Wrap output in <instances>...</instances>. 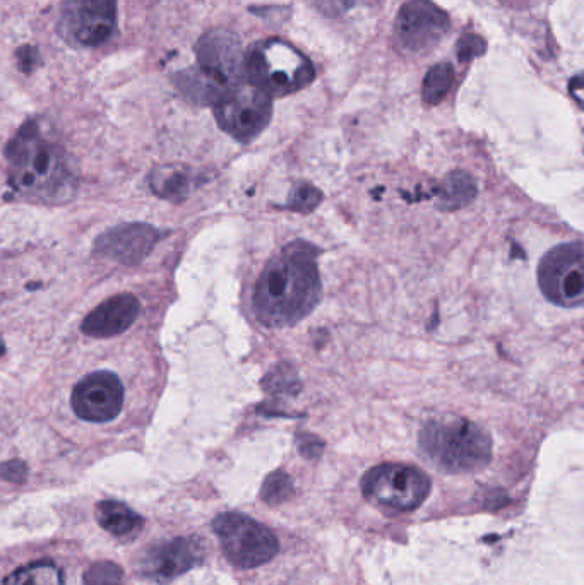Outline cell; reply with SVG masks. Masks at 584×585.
Here are the masks:
<instances>
[{"label": "cell", "mask_w": 584, "mask_h": 585, "mask_svg": "<svg viewBox=\"0 0 584 585\" xmlns=\"http://www.w3.org/2000/svg\"><path fill=\"white\" fill-rule=\"evenodd\" d=\"M221 550L228 562L239 568L261 567L271 562L280 551V543L273 532L261 522L244 514H221L213 522Z\"/></svg>", "instance_id": "5b68a950"}, {"label": "cell", "mask_w": 584, "mask_h": 585, "mask_svg": "<svg viewBox=\"0 0 584 585\" xmlns=\"http://www.w3.org/2000/svg\"><path fill=\"white\" fill-rule=\"evenodd\" d=\"M321 290L317 250L300 240L288 243L257 279L254 314L271 329L290 327L314 310Z\"/></svg>", "instance_id": "6da1fadb"}, {"label": "cell", "mask_w": 584, "mask_h": 585, "mask_svg": "<svg viewBox=\"0 0 584 585\" xmlns=\"http://www.w3.org/2000/svg\"><path fill=\"white\" fill-rule=\"evenodd\" d=\"M84 585H124V572L114 562H96L83 577Z\"/></svg>", "instance_id": "7402d4cb"}, {"label": "cell", "mask_w": 584, "mask_h": 585, "mask_svg": "<svg viewBox=\"0 0 584 585\" xmlns=\"http://www.w3.org/2000/svg\"><path fill=\"white\" fill-rule=\"evenodd\" d=\"M204 546L197 538H175L153 544L141 558V572L156 582H168L203 562Z\"/></svg>", "instance_id": "5bb4252c"}, {"label": "cell", "mask_w": 584, "mask_h": 585, "mask_svg": "<svg viewBox=\"0 0 584 585\" xmlns=\"http://www.w3.org/2000/svg\"><path fill=\"white\" fill-rule=\"evenodd\" d=\"M583 255V243H562L549 250L540 260L538 284L547 300L566 308H578L583 305Z\"/></svg>", "instance_id": "ba28073f"}, {"label": "cell", "mask_w": 584, "mask_h": 585, "mask_svg": "<svg viewBox=\"0 0 584 585\" xmlns=\"http://www.w3.org/2000/svg\"><path fill=\"white\" fill-rule=\"evenodd\" d=\"M117 26V0H66L60 9L59 35L72 47H98Z\"/></svg>", "instance_id": "9c48e42d"}, {"label": "cell", "mask_w": 584, "mask_h": 585, "mask_svg": "<svg viewBox=\"0 0 584 585\" xmlns=\"http://www.w3.org/2000/svg\"><path fill=\"white\" fill-rule=\"evenodd\" d=\"M454 69L449 64H437L436 67L430 69L429 74L425 76L424 95L425 103L429 105H439L444 98H446L454 86Z\"/></svg>", "instance_id": "ffe728a7"}, {"label": "cell", "mask_w": 584, "mask_h": 585, "mask_svg": "<svg viewBox=\"0 0 584 585\" xmlns=\"http://www.w3.org/2000/svg\"><path fill=\"white\" fill-rule=\"evenodd\" d=\"M451 21L432 0H408L394 24V35L410 54H425L441 43Z\"/></svg>", "instance_id": "8fae6325"}, {"label": "cell", "mask_w": 584, "mask_h": 585, "mask_svg": "<svg viewBox=\"0 0 584 585\" xmlns=\"http://www.w3.org/2000/svg\"><path fill=\"white\" fill-rule=\"evenodd\" d=\"M9 184L30 201L71 199L76 177L64 149L43 136L36 122H26L7 146Z\"/></svg>", "instance_id": "7a4b0ae2"}, {"label": "cell", "mask_w": 584, "mask_h": 585, "mask_svg": "<svg viewBox=\"0 0 584 585\" xmlns=\"http://www.w3.org/2000/svg\"><path fill=\"white\" fill-rule=\"evenodd\" d=\"M456 52H458V59L461 62H468V60L475 59V57H480L485 52V42L480 36L471 35L470 33V35L459 38Z\"/></svg>", "instance_id": "cb8c5ba5"}, {"label": "cell", "mask_w": 584, "mask_h": 585, "mask_svg": "<svg viewBox=\"0 0 584 585\" xmlns=\"http://www.w3.org/2000/svg\"><path fill=\"white\" fill-rule=\"evenodd\" d=\"M571 84H574V96H576V100H578V103H581V88H583L581 77H576L574 81H571Z\"/></svg>", "instance_id": "f1b7e54d"}, {"label": "cell", "mask_w": 584, "mask_h": 585, "mask_svg": "<svg viewBox=\"0 0 584 585\" xmlns=\"http://www.w3.org/2000/svg\"><path fill=\"white\" fill-rule=\"evenodd\" d=\"M213 108L220 129L239 142L254 141L273 117L271 96L247 81L228 89Z\"/></svg>", "instance_id": "52a82bcc"}, {"label": "cell", "mask_w": 584, "mask_h": 585, "mask_svg": "<svg viewBox=\"0 0 584 585\" xmlns=\"http://www.w3.org/2000/svg\"><path fill=\"white\" fill-rule=\"evenodd\" d=\"M191 173L179 165L158 166L149 173V187L161 199L182 202L191 192Z\"/></svg>", "instance_id": "e0dca14e"}, {"label": "cell", "mask_w": 584, "mask_h": 585, "mask_svg": "<svg viewBox=\"0 0 584 585\" xmlns=\"http://www.w3.org/2000/svg\"><path fill=\"white\" fill-rule=\"evenodd\" d=\"M0 585H64V580L54 563L40 562L12 572Z\"/></svg>", "instance_id": "d6986e66"}, {"label": "cell", "mask_w": 584, "mask_h": 585, "mask_svg": "<svg viewBox=\"0 0 584 585\" xmlns=\"http://www.w3.org/2000/svg\"><path fill=\"white\" fill-rule=\"evenodd\" d=\"M196 54L197 71L221 96L245 81L244 50L232 31H209L197 43Z\"/></svg>", "instance_id": "30bf717a"}, {"label": "cell", "mask_w": 584, "mask_h": 585, "mask_svg": "<svg viewBox=\"0 0 584 585\" xmlns=\"http://www.w3.org/2000/svg\"><path fill=\"white\" fill-rule=\"evenodd\" d=\"M96 520L105 531L117 538H131L144 526L141 515L136 514L126 503L105 500L96 505Z\"/></svg>", "instance_id": "2e32d148"}, {"label": "cell", "mask_w": 584, "mask_h": 585, "mask_svg": "<svg viewBox=\"0 0 584 585\" xmlns=\"http://www.w3.org/2000/svg\"><path fill=\"white\" fill-rule=\"evenodd\" d=\"M36 60H38V52H36L35 48L30 47V45L19 48L18 62L19 67H21V71L30 72L31 69L35 67Z\"/></svg>", "instance_id": "484cf974"}, {"label": "cell", "mask_w": 584, "mask_h": 585, "mask_svg": "<svg viewBox=\"0 0 584 585\" xmlns=\"http://www.w3.org/2000/svg\"><path fill=\"white\" fill-rule=\"evenodd\" d=\"M362 491L367 500L381 507L410 512L429 497L430 479L417 467L386 462L364 474Z\"/></svg>", "instance_id": "8992f818"}, {"label": "cell", "mask_w": 584, "mask_h": 585, "mask_svg": "<svg viewBox=\"0 0 584 585\" xmlns=\"http://www.w3.org/2000/svg\"><path fill=\"white\" fill-rule=\"evenodd\" d=\"M300 450H302V454L305 457L314 459V457H317L322 452V442L321 440H317V438L307 437L300 442Z\"/></svg>", "instance_id": "4316f807"}, {"label": "cell", "mask_w": 584, "mask_h": 585, "mask_svg": "<svg viewBox=\"0 0 584 585\" xmlns=\"http://www.w3.org/2000/svg\"><path fill=\"white\" fill-rule=\"evenodd\" d=\"M124 385L112 372L86 375L72 390L71 404L79 418L90 423H107L124 408Z\"/></svg>", "instance_id": "7c38bea8"}, {"label": "cell", "mask_w": 584, "mask_h": 585, "mask_svg": "<svg viewBox=\"0 0 584 585\" xmlns=\"http://www.w3.org/2000/svg\"><path fill=\"white\" fill-rule=\"evenodd\" d=\"M420 449L446 473H477L492 461V438L465 418L430 421L418 437Z\"/></svg>", "instance_id": "3957f363"}, {"label": "cell", "mask_w": 584, "mask_h": 585, "mask_svg": "<svg viewBox=\"0 0 584 585\" xmlns=\"http://www.w3.org/2000/svg\"><path fill=\"white\" fill-rule=\"evenodd\" d=\"M477 195V185L470 175L463 172H454L439 185V204L442 209L453 211L466 206Z\"/></svg>", "instance_id": "ac0fdd59"}, {"label": "cell", "mask_w": 584, "mask_h": 585, "mask_svg": "<svg viewBox=\"0 0 584 585\" xmlns=\"http://www.w3.org/2000/svg\"><path fill=\"white\" fill-rule=\"evenodd\" d=\"M0 478L6 479L9 483L21 485L28 478V466L23 461H19V459L2 462L0 464Z\"/></svg>", "instance_id": "d4e9b609"}, {"label": "cell", "mask_w": 584, "mask_h": 585, "mask_svg": "<svg viewBox=\"0 0 584 585\" xmlns=\"http://www.w3.org/2000/svg\"><path fill=\"white\" fill-rule=\"evenodd\" d=\"M293 495V481L287 473L276 471L264 479L261 498L268 505H280Z\"/></svg>", "instance_id": "44dd1931"}, {"label": "cell", "mask_w": 584, "mask_h": 585, "mask_svg": "<svg viewBox=\"0 0 584 585\" xmlns=\"http://www.w3.org/2000/svg\"><path fill=\"white\" fill-rule=\"evenodd\" d=\"M160 238V230L155 226L127 223L110 228L96 238L95 254L120 266H139L155 250Z\"/></svg>", "instance_id": "4fadbf2b"}, {"label": "cell", "mask_w": 584, "mask_h": 585, "mask_svg": "<svg viewBox=\"0 0 584 585\" xmlns=\"http://www.w3.org/2000/svg\"><path fill=\"white\" fill-rule=\"evenodd\" d=\"M322 9L326 11H343L345 7L355 4V0H321Z\"/></svg>", "instance_id": "83f0119b"}, {"label": "cell", "mask_w": 584, "mask_h": 585, "mask_svg": "<svg viewBox=\"0 0 584 585\" xmlns=\"http://www.w3.org/2000/svg\"><path fill=\"white\" fill-rule=\"evenodd\" d=\"M244 76L247 83L268 96H287L307 88L316 77V69L297 48L273 38L247 50Z\"/></svg>", "instance_id": "277c9868"}, {"label": "cell", "mask_w": 584, "mask_h": 585, "mask_svg": "<svg viewBox=\"0 0 584 585\" xmlns=\"http://www.w3.org/2000/svg\"><path fill=\"white\" fill-rule=\"evenodd\" d=\"M139 310V300L131 293L110 296L84 317L81 331L84 336L96 339L120 336L136 322Z\"/></svg>", "instance_id": "9a60e30c"}, {"label": "cell", "mask_w": 584, "mask_h": 585, "mask_svg": "<svg viewBox=\"0 0 584 585\" xmlns=\"http://www.w3.org/2000/svg\"><path fill=\"white\" fill-rule=\"evenodd\" d=\"M321 201V192L314 185L302 182V184H297L293 187L290 197H288L287 206L293 211H297V213H310L321 204Z\"/></svg>", "instance_id": "603a6c76"}]
</instances>
